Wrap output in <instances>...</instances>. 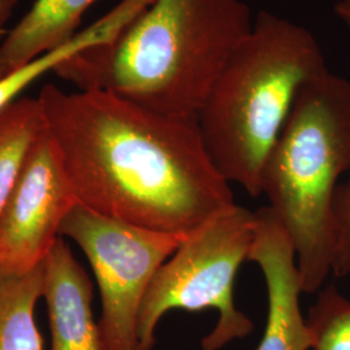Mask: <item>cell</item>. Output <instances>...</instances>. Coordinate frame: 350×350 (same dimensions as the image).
<instances>
[{
	"label": "cell",
	"instance_id": "6da1fadb",
	"mask_svg": "<svg viewBox=\"0 0 350 350\" xmlns=\"http://www.w3.org/2000/svg\"><path fill=\"white\" fill-rule=\"evenodd\" d=\"M46 127L78 202L154 231L189 235L232 208L230 183L196 120L150 112L104 91L42 88Z\"/></svg>",
	"mask_w": 350,
	"mask_h": 350
},
{
	"label": "cell",
	"instance_id": "7a4b0ae2",
	"mask_svg": "<svg viewBox=\"0 0 350 350\" xmlns=\"http://www.w3.org/2000/svg\"><path fill=\"white\" fill-rule=\"evenodd\" d=\"M254 18L243 0H153L112 42L53 72L166 117L196 120Z\"/></svg>",
	"mask_w": 350,
	"mask_h": 350
},
{
	"label": "cell",
	"instance_id": "3957f363",
	"mask_svg": "<svg viewBox=\"0 0 350 350\" xmlns=\"http://www.w3.org/2000/svg\"><path fill=\"white\" fill-rule=\"evenodd\" d=\"M327 70L312 31L258 12L196 114L204 147L228 183L261 195L263 166L301 88Z\"/></svg>",
	"mask_w": 350,
	"mask_h": 350
},
{
	"label": "cell",
	"instance_id": "277c9868",
	"mask_svg": "<svg viewBox=\"0 0 350 350\" xmlns=\"http://www.w3.org/2000/svg\"><path fill=\"white\" fill-rule=\"evenodd\" d=\"M350 172V79L327 70L301 88L263 166L261 195L296 250L302 293L332 274V205Z\"/></svg>",
	"mask_w": 350,
	"mask_h": 350
},
{
	"label": "cell",
	"instance_id": "5b68a950",
	"mask_svg": "<svg viewBox=\"0 0 350 350\" xmlns=\"http://www.w3.org/2000/svg\"><path fill=\"white\" fill-rule=\"evenodd\" d=\"M257 232L256 212L235 204L188 235L150 282L138 315V350H152L161 318L174 309H214L218 321L201 350H221L247 338L253 321L239 310L234 284Z\"/></svg>",
	"mask_w": 350,
	"mask_h": 350
},
{
	"label": "cell",
	"instance_id": "8992f818",
	"mask_svg": "<svg viewBox=\"0 0 350 350\" xmlns=\"http://www.w3.org/2000/svg\"><path fill=\"white\" fill-rule=\"evenodd\" d=\"M60 237L83 250L100 292L103 350H138V315L159 269L188 235L154 231L77 204Z\"/></svg>",
	"mask_w": 350,
	"mask_h": 350
},
{
	"label": "cell",
	"instance_id": "52a82bcc",
	"mask_svg": "<svg viewBox=\"0 0 350 350\" xmlns=\"http://www.w3.org/2000/svg\"><path fill=\"white\" fill-rule=\"evenodd\" d=\"M78 202L46 130L27 154L0 212V271L24 275L46 261L65 217Z\"/></svg>",
	"mask_w": 350,
	"mask_h": 350
},
{
	"label": "cell",
	"instance_id": "ba28073f",
	"mask_svg": "<svg viewBox=\"0 0 350 350\" xmlns=\"http://www.w3.org/2000/svg\"><path fill=\"white\" fill-rule=\"evenodd\" d=\"M257 232L248 254L262 273L267 317L256 350H310L312 338L300 308L296 250L284 226L266 205L256 211Z\"/></svg>",
	"mask_w": 350,
	"mask_h": 350
},
{
	"label": "cell",
	"instance_id": "9c48e42d",
	"mask_svg": "<svg viewBox=\"0 0 350 350\" xmlns=\"http://www.w3.org/2000/svg\"><path fill=\"white\" fill-rule=\"evenodd\" d=\"M43 297L50 321L51 350H103L92 312V283L60 238L44 261Z\"/></svg>",
	"mask_w": 350,
	"mask_h": 350
},
{
	"label": "cell",
	"instance_id": "30bf717a",
	"mask_svg": "<svg viewBox=\"0 0 350 350\" xmlns=\"http://www.w3.org/2000/svg\"><path fill=\"white\" fill-rule=\"evenodd\" d=\"M96 0H36L0 43V63L10 70L62 46L77 34L82 16Z\"/></svg>",
	"mask_w": 350,
	"mask_h": 350
},
{
	"label": "cell",
	"instance_id": "8fae6325",
	"mask_svg": "<svg viewBox=\"0 0 350 350\" xmlns=\"http://www.w3.org/2000/svg\"><path fill=\"white\" fill-rule=\"evenodd\" d=\"M152 1L153 0H121L96 23L78 31L66 43L39 55L31 62L4 75L0 79V109L18 99V95L40 75L49 70H55L59 65L83 51L112 42Z\"/></svg>",
	"mask_w": 350,
	"mask_h": 350
},
{
	"label": "cell",
	"instance_id": "7c38bea8",
	"mask_svg": "<svg viewBox=\"0 0 350 350\" xmlns=\"http://www.w3.org/2000/svg\"><path fill=\"white\" fill-rule=\"evenodd\" d=\"M43 289L44 262L24 275L0 271V350H43L34 318Z\"/></svg>",
	"mask_w": 350,
	"mask_h": 350
},
{
	"label": "cell",
	"instance_id": "4fadbf2b",
	"mask_svg": "<svg viewBox=\"0 0 350 350\" xmlns=\"http://www.w3.org/2000/svg\"><path fill=\"white\" fill-rule=\"evenodd\" d=\"M44 130L46 120L38 98H18L0 109V212Z\"/></svg>",
	"mask_w": 350,
	"mask_h": 350
},
{
	"label": "cell",
	"instance_id": "5bb4252c",
	"mask_svg": "<svg viewBox=\"0 0 350 350\" xmlns=\"http://www.w3.org/2000/svg\"><path fill=\"white\" fill-rule=\"evenodd\" d=\"M306 325L313 350H350V300L336 284L318 291Z\"/></svg>",
	"mask_w": 350,
	"mask_h": 350
},
{
	"label": "cell",
	"instance_id": "9a60e30c",
	"mask_svg": "<svg viewBox=\"0 0 350 350\" xmlns=\"http://www.w3.org/2000/svg\"><path fill=\"white\" fill-rule=\"evenodd\" d=\"M334 254L332 274L336 278L350 275V176L340 183L332 205Z\"/></svg>",
	"mask_w": 350,
	"mask_h": 350
},
{
	"label": "cell",
	"instance_id": "2e32d148",
	"mask_svg": "<svg viewBox=\"0 0 350 350\" xmlns=\"http://www.w3.org/2000/svg\"><path fill=\"white\" fill-rule=\"evenodd\" d=\"M18 0H0V43L7 37V23L10 21Z\"/></svg>",
	"mask_w": 350,
	"mask_h": 350
},
{
	"label": "cell",
	"instance_id": "e0dca14e",
	"mask_svg": "<svg viewBox=\"0 0 350 350\" xmlns=\"http://www.w3.org/2000/svg\"><path fill=\"white\" fill-rule=\"evenodd\" d=\"M334 12L338 20L350 29V0H338L334 7Z\"/></svg>",
	"mask_w": 350,
	"mask_h": 350
},
{
	"label": "cell",
	"instance_id": "ac0fdd59",
	"mask_svg": "<svg viewBox=\"0 0 350 350\" xmlns=\"http://www.w3.org/2000/svg\"><path fill=\"white\" fill-rule=\"evenodd\" d=\"M11 70L8 68H5L3 64L0 63V79L4 77V75H8Z\"/></svg>",
	"mask_w": 350,
	"mask_h": 350
}]
</instances>
